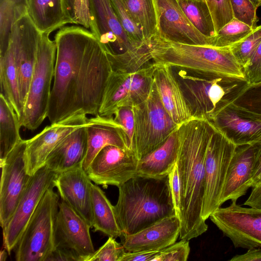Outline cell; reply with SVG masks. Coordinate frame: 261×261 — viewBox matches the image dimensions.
Returning <instances> with one entry per match:
<instances>
[{
    "instance_id": "6da1fadb",
    "label": "cell",
    "mask_w": 261,
    "mask_h": 261,
    "mask_svg": "<svg viewBox=\"0 0 261 261\" xmlns=\"http://www.w3.org/2000/svg\"><path fill=\"white\" fill-rule=\"evenodd\" d=\"M47 118L58 122L74 114L97 116L112 71L107 51L88 29L60 28Z\"/></svg>"
},
{
    "instance_id": "7a4b0ae2",
    "label": "cell",
    "mask_w": 261,
    "mask_h": 261,
    "mask_svg": "<svg viewBox=\"0 0 261 261\" xmlns=\"http://www.w3.org/2000/svg\"><path fill=\"white\" fill-rule=\"evenodd\" d=\"M214 130L208 120L193 118L177 129L176 166L180 187L179 239L190 241L208 228L201 213L205 190V159Z\"/></svg>"
},
{
    "instance_id": "3957f363",
    "label": "cell",
    "mask_w": 261,
    "mask_h": 261,
    "mask_svg": "<svg viewBox=\"0 0 261 261\" xmlns=\"http://www.w3.org/2000/svg\"><path fill=\"white\" fill-rule=\"evenodd\" d=\"M118 189L114 209L122 236L175 215L168 175L161 178L136 175Z\"/></svg>"
},
{
    "instance_id": "277c9868",
    "label": "cell",
    "mask_w": 261,
    "mask_h": 261,
    "mask_svg": "<svg viewBox=\"0 0 261 261\" xmlns=\"http://www.w3.org/2000/svg\"><path fill=\"white\" fill-rule=\"evenodd\" d=\"M152 62L207 79L232 77L245 79L243 69L229 47L184 44L167 40L157 34L150 40Z\"/></svg>"
},
{
    "instance_id": "5b68a950",
    "label": "cell",
    "mask_w": 261,
    "mask_h": 261,
    "mask_svg": "<svg viewBox=\"0 0 261 261\" xmlns=\"http://www.w3.org/2000/svg\"><path fill=\"white\" fill-rule=\"evenodd\" d=\"M173 72L193 117L208 121L232 103L248 85L246 79L232 77L207 79L188 74L180 69Z\"/></svg>"
},
{
    "instance_id": "8992f818",
    "label": "cell",
    "mask_w": 261,
    "mask_h": 261,
    "mask_svg": "<svg viewBox=\"0 0 261 261\" xmlns=\"http://www.w3.org/2000/svg\"><path fill=\"white\" fill-rule=\"evenodd\" d=\"M48 188L30 218L14 250L17 261H46L56 249L59 197Z\"/></svg>"
},
{
    "instance_id": "52a82bcc",
    "label": "cell",
    "mask_w": 261,
    "mask_h": 261,
    "mask_svg": "<svg viewBox=\"0 0 261 261\" xmlns=\"http://www.w3.org/2000/svg\"><path fill=\"white\" fill-rule=\"evenodd\" d=\"M42 34L36 61L24 108L22 126L36 129L47 117L51 85L54 75L57 47L49 37Z\"/></svg>"
},
{
    "instance_id": "ba28073f",
    "label": "cell",
    "mask_w": 261,
    "mask_h": 261,
    "mask_svg": "<svg viewBox=\"0 0 261 261\" xmlns=\"http://www.w3.org/2000/svg\"><path fill=\"white\" fill-rule=\"evenodd\" d=\"M133 112L135 151L140 160L164 144L178 126L163 105L154 82L147 99Z\"/></svg>"
},
{
    "instance_id": "9c48e42d",
    "label": "cell",
    "mask_w": 261,
    "mask_h": 261,
    "mask_svg": "<svg viewBox=\"0 0 261 261\" xmlns=\"http://www.w3.org/2000/svg\"><path fill=\"white\" fill-rule=\"evenodd\" d=\"M153 62L133 72L112 70L105 87L99 115L113 117L120 108L138 106L148 98L153 82Z\"/></svg>"
},
{
    "instance_id": "30bf717a",
    "label": "cell",
    "mask_w": 261,
    "mask_h": 261,
    "mask_svg": "<svg viewBox=\"0 0 261 261\" xmlns=\"http://www.w3.org/2000/svg\"><path fill=\"white\" fill-rule=\"evenodd\" d=\"M236 147L214 126L205 159V190L201 213L205 221L221 206L222 191Z\"/></svg>"
},
{
    "instance_id": "8fae6325",
    "label": "cell",
    "mask_w": 261,
    "mask_h": 261,
    "mask_svg": "<svg viewBox=\"0 0 261 261\" xmlns=\"http://www.w3.org/2000/svg\"><path fill=\"white\" fill-rule=\"evenodd\" d=\"M210 218L236 248L261 247V208L243 207L231 201L229 206L219 207Z\"/></svg>"
},
{
    "instance_id": "7c38bea8",
    "label": "cell",
    "mask_w": 261,
    "mask_h": 261,
    "mask_svg": "<svg viewBox=\"0 0 261 261\" xmlns=\"http://www.w3.org/2000/svg\"><path fill=\"white\" fill-rule=\"evenodd\" d=\"M27 140H21L0 162V224L4 229L12 217L32 175L27 171Z\"/></svg>"
},
{
    "instance_id": "4fadbf2b",
    "label": "cell",
    "mask_w": 261,
    "mask_h": 261,
    "mask_svg": "<svg viewBox=\"0 0 261 261\" xmlns=\"http://www.w3.org/2000/svg\"><path fill=\"white\" fill-rule=\"evenodd\" d=\"M58 174L44 165L32 176L12 217L3 230V244L9 254L18 242L46 190L55 187Z\"/></svg>"
},
{
    "instance_id": "5bb4252c",
    "label": "cell",
    "mask_w": 261,
    "mask_h": 261,
    "mask_svg": "<svg viewBox=\"0 0 261 261\" xmlns=\"http://www.w3.org/2000/svg\"><path fill=\"white\" fill-rule=\"evenodd\" d=\"M138 161L135 151L108 145L97 154L86 172L96 185L118 187L137 175Z\"/></svg>"
},
{
    "instance_id": "9a60e30c",
    "label": "cell",
    "mask_w": 261,
    "mask_h": 261,
    "mask_svg": "<svg viewBox=\"0 0 261 261\" xmlns=\"http://www.w3.org/2000/svg\"><path fill=\"white\" fill-rule=\"evenodd\" d=\"M41 36L42 33L28 14L14 24L11 31L9 45L13 50L17 68L20 99L23 111Z\"/></svg>"
},
{
    "instance_id": "2e32d148",
    "label": "cell",
    "mask_w": 261,
    "mask_h": 261,
    "mask_svg": "<svg viewBox=\"0 0 261 261\" xmlns=\"http://www.w3.org/2000/svg\"><path fill=\"white\" fill-rule=\"evenodd\" d=\"M87 1L90 31L107 52L120 54L140 47L129 39L110 0Z\"/></svg>"
},
{
    "instance_id": "e0dca14e",
    "label": "cell",
    "mask_w": 261,
    "mask_h": 261,
    "mask_svg": "<svg viewBox=\"0 0 261 261\" xmlns=\"http://www.w3.org/2000/svg\"><path fill=\"white\" fill-rule=\"evenodd\" d=\"M153 1L156 20L155 34L174 42L213 46L215 37H206L196 30L177 0Z\"/></svg>"
},
{
    "instance_id": "ac0fdd59",
    "label": "cell",
    "mask_w": 261,
    "mask_h": 261,
    "mask_svg": "<svg viewBox=\"0 0 261 261\" xmlns=\"http://www.w3.org/2000/svg\"><path fill=\"white\" fill-rule=\"evenodd\" d=\"M86 115L77 113L58 122L51 123L39 134L27 140V169L30 175L45 165L49 153L64 138L87 124L88 118Z\"/></svg>"
},
{
    "instance_id": "d6986e66",
    "label": "cell",
    "mask_w": 261,
    "mask_h": 261,
    "mask_svg": "<svg viewBox=\"0 0 261 261\" xmlns=\"http://www.w3.org/2000/svg\"><path fill=\"white\" fill-rule=\"evenodd\" d=\"M91 225L64 201L59 202L57 217L56 247L71 250L81 261L95 252L91 238Z\"/></svg>"
},
{
    "instance_id": "ffe728a7",
    "label": "cell",
    "mask_w": 261,
    "mask_h": 261,
    "mask_svg": "<svg viewBox=\"0 0 261 261\" xmlns=\"http://www.w3.org/2000/svg\"><path fill=\"white\" fill-rule=\"evenodd\" d=\"M92 184L82 167L58 173L54 182L62 200L84 219L91 227Z\"/></svg>"
},
{
    "instance_id": "44dd1931",
    "label": "cell",
    "mask_w": 261,
    "mask_h": 261,
    "mask_svg": "<svg viewBox=\"0 0 261 261\" xmlns=\"http://www.w3.org/2000/svg\"><path fill=\"white\" fill-rule=\"evenodd\" d=\"M180 230L179 218L174 215L136 233L121 236V244L127 252L160 251L175 243Z\"/></svg>"
},
{
    "instance_id": "7402d4cb",
    "label": "cell",
    "mask_w": 261,
    "mask_h": 261,
    "mask_svg": "<svg viewBox=\"0 0 261 261\" xmlns=\"http://www.w3.org/2000/svg\"><path fill=\"white\" fill-rule=\"evenodd\" d=\"M258 143L237 146L227 172L222 191L220 204L230 200L237 201L244 195L249 188L247 184L253 170Z\"/></svg>"
},
{
    "instance_id": "603a6c76",
    "label": "cell",
    "mask_w": 261,
    "mask_h": 261,
    "mask_svg": "<svg viewBox=\"0 0 261 261\" xmlns=\"http://www.w3.org/2000/svg\"><path fill=\"white\" fill-rule=\"evenodd\" d=\"M210 121L237 146L253 144L261 139V120L243 113L231 103Z\"/></svg>"
},
{
    "instance_id": "cb8c5ba5",
    "label": "cell",
    "mask_w": 261,
    "mask_h": 261,
    "mask_svg": "<svg viewBox=\"0 0 261 261\" xmlns=\"http://www.w3.org/2000/svg\"><path fill=\"white\" fill-rule=\"evenodd\" d=\"M153 82L163 105L176 124L179 126L194 118L171 66L156 64Z\"/></svg>"
},
{
    "instance_id": "d4e9b609",
    "label": "cell",
    "mask_w": 261,
    "mask_h": 261,
    "mask_svg": "<svg viewBox=\"0 0 261 261\" xmlns=\"http://www.w3.org/2000/svg\"><path fill=\"white\" fill-rule=\"evenodd\" d=\"M87 150L82 168L86 171L97 154L105 147L114 145L128 148L127 138L122 126L114 117L99 115L88 118L86 125ZM129 149V148H128Z\"/></svg>"
},
{
    "instance_id": "484cf974",
    "label": "cell",
    "mask_w": 261,
    "mask_h": 261,
    "mask_svg": "<svg viewBox=\"0 0 261 261\" xmlns=\"http://www.w3.org/2000/svg\"><path fill=\"white\" fill-rule=\"evenodd\" d=\"M86 125L72 132L55 147L45 162L48 168L60 173L82 167L87 150Z\"/></svg>"
},
{
    "instance_id": "4316f807",
    "label": "cell",
    "mask_w": 261,
    "mask_h": 261,
    "mask_svg": "<svg viewBox=\"0 0 261 261\" xmlns=\"http://www.w3.org/2000/svg\"><path fill=\"white\" fill-rule=\"evenodd\" d=\"M178 148L176 130L161 146L139 160L137 175L153 178L168 176L176 164Z\"/></svg>"
},
{
    "instance_id": "83f0119b",
    "label": "cell",
    "mask_w": 261,
    "mask_h": 261,
    "mask_svg": "<svg viewBox=\"0 0 261 261\" xmlns=\"http://www.w3.org/2000/svg\"><path fill=\"white\" fill-rule=\"evenodd\" d=\"M28 15L42 34L70 23L63 0H28Z\"/></svg>"
},
{
    "instance_id": "f1b7e54d",
    "label": "cell",
    "mask_w": 261,
    "mask_h": 261,
    "mask_svg": "<svg viewBox=\"0 0 261 261\" xmlns=\"http://www.w3.org/2000/svg\"><path fill=\"white\" fill-rule=\"evenodd\" d=\"M92 227L109 237H121L122 231L117 222L114 206L103 191L97 186L91 185Z\"/></svg>"
},
{
    "instance_id": "f546056e",
    "label": "cell",
    "mask_w": 261,
    "mask_h": 261,
    "mask_svg": "<svg viewBox=\"0 0 261 261\" xmlns=\"http://www.w3.org/2000/svg\"><path fill=\"white\" fill-rule=\"evenodd\" d=\"M1 92L16 113L22 126L24 111L21 104L18 77L13 50L9 45L0 56Z\"/></svg>"
},
{
    "instance_id": "4dcf8cb0",
    "label": "cell",
    "mask_w": 261,
    "mask_h": 261,
    "mask_svg": "<svg viewBox=\"0 0 261 261\" xmlns=\"http://www.w3.org/2000/svg\"><path fill=\"white\" fill-rule=\"evenodd\" d=\"M19 118L10 103L0 94V162L22 140Z\"/></svg>"
},
{
    "instance_id": "1f68e13d",
    "label": "cell",
    "mask_w": 261,
    "mask_h": 261,
    "mask_svg": "<svg viewBox=\"0 0 261 261\" xmlns=\"http://www.w3.org/2000/svg\"><path fill=\"white\" fill-rule=\"evenodd\" d=\"M28 14V0H0V56L7 50L12 28Z\"/></svg>"
},
{
    "instance_id": "d6a6232c",
    "label": "cell",
    "mask_w": 261,
    "mask_h": 261,
    "mask_svg": "<svg viewBox=\"0 0 261 261\" xmlns=\"http://www.w3.org/2000/svg\"><path fill=\"white\" fill-rule=\"evenodd\" d=\"M124 1L132 18L142 31L144 42L148 43L156 32V20L153 1Z\"/></svg>"
},
{
    "instance_id": "836d02e7",
    "label": "cell",
    "mask_w": 261,
    "mask_h": 261,
    "mask_svg": "<svg viewBox=\"0 0 261 261\" xmlns=\"http://www.w3.org/2000/svg\"><path fill=\"white\" fill-rule=\"evenodd\" d=\"M192 24L202 35L208 37L216 35L214 24L205 0H177Z\"/></svg>"
},
{
    "instance_id": "e575fe53",
    "label": "cell",
    "mask_w": 261,
    "mask_h": 261,
    "mask_svg": "<svg viewBox=\"0 0 261 261\" xmlns=\"http://www.w3.org/2000/svg\"><path fill=\"white\" fill-rule=\"evenodd\" d=\"M107 53L113 70L123 72L136 71L150 63L152 60L148 44L120 54Z\"/></svg>"
},
{
    "instance_id": "d590c367",
    "label": "cell",
    "mask_w": 261,
    "mask_h": 261,
    "mask_svg": "<svg viewBox=\"0 0 261 261\" xmlns=\"http://www.w3.org/2000/svg\"><path fill=\"white\" fill-rule=\"evenodd\" d=\"M231 104L243 113L261 120V82L248 84Z\"/></svg>"
},
{
    "instance_id": "8d00e7d4",
    "label": "cell",
    "mask_w": 261,
    "mask_h": 261,
    "mask_svg": "<svg viewBox=\"0 0 261 261\" xmlns=\"http://www.w3.org/2000/svg\"><path fill=\"white\" fill-rule=\"evenodd\" d=\"M253 30L246 23L233 17L217 32L214 38L213 46L219 48L229 47L241 41Z\"/></svg>"
},
{
    "instance_id": "74e56055",
    "label": "cell",
    "mask_w": 261,
    "mask_h": 261,
    "mask_svg": "<svg viewBox=\"0 0 261 261\" xmlns=\"http://www.w3.org/2000/svg\"><path fill=\"white\" fill-rule=\"evenodd\" d=\"M261 42V24L241 41L229 47L234 58L242 67L245 66L252 58Z\"/></svg>"
},
{
    "instance_id": "f35d334b",
    "label": "cell",
    "mask_w": 261,
    "mask_h": 261,
    "mask_svg": "<svg viewBox=\"0 0 261 261\" xmlns=\"http://www.w3.org/2000/svg\"><path fill=\"white\" fill-rule=\"evenodd\" d=\"M118 19L133 43L137 46L146 44L142 31L132 18L124 0H110Z\"/></svg>"
},
{
    "instance_id": "ab89813d",
    "label": "cell",
    "mask_w": 261,
    "mask_h": 261,
    "mask_svg": "<svg viewBox=\"0 0 261 261\" xmlns=\"http://www.w3.org/2000/svg\"><path fill=\"white\" fill-rule=\"evenodd\" d=\"M121 244L115 238L109 237L106 242L97 250L86 256L84 261H120L126 252Z\"/></svg>"
},
{
    "instance_id": "60d3db41",
    "label": "cell",
    "mask_w": 261,
    "mask_h": 261,
    "mask_svg": "<svg viewBox=\"0 0 261 261\" xmlns=\"http://www.w3.org/2000/svg\"><path fill=\"white\" fill-rule=\"evenodd\" d=\"M66 15L70 23L90 29L87 0H63Z\"/></svg>"
},
{
    "instance_id": "b9f144b4",
    "label": "cell",
    "mask_w": 261,
    "mask_h": 261,
    "mask_svg": "<svg viewBox=\"0 0 261 261\" xmlns=\"http://www.w3.org/2000/svg\"><path fill=\"white\" fill-rule=\"evenodd\" d=\"M211 14L216 34L233 18L230 0H205Z\"/></svg>"
},
{
    "instance_id": "7bdbcfd3",
    "label": "cell",
    "mask_w": 261,
    "mask_h": 261,
    "mask_svg": "<svg viewBox=\"0 0 261 261\" xmlns=\"http://www.w3.org/2000/svg\"><path fill=\"white\" fill-rule=\"evenodd\" d=\"M233 17L246 23L253 29L257 26L258 19L257 7L251 0H230Z\"/></svg>"
},
{
    "instance_id": "ee69618b",
    "label": "cell",
    "mask_w": 261,
    "mask_h": 261,
    "mask_svg": "<svg viewBox=\"0 0 261 261\" xmlns=\"http://www.w3.org/2000/svg\"><path fill=\"white\" fill-rule=\"evenodd\" d=\"M113 117L115 121L121 125L124 129L128 148L135 151V123L133 107H124L119 108L115 112Z\"/></svg>"
},
{
    "instance_id": "f6af8a7d",
    "label": "cell",
    "mask_w": 261,
    "mask_h": 261,
    "mask_svg": "<svg viewBox=\"0 0 261 261\" xmlns=\"http://www.w3.org/2000/svg\"><path fill=\"white\" fill-rule=\"evenodd\" d=\"M190 251L189 241L181 240L160 250L153 261H186Z\"/></svg>"
},
{
    "instance_id": "bcb514c9",
    "label": "cell",
    "mask_w": 261,
    "mask_h": 261,
    "mask_svg": "<svg viewBox=\"0 0 261 261\" xmlns=\"http://www.w3.org/2000/svg\"><path fill=\"white\" fill-rule=\"evenodd\" d=\"M243 69L248 84L261 82V42L249 62Z\"/></svg>"
},
{
    "instance_id": "7dc6e473",
    "label": "cell",
    "mask_w": 261,
    "mask_h": 261,
    "mask_svg": "<svg viewBox=\"0 0 261 261\" xmlns=\"http://www.w3.org/2000/svg\"><path fill=\"white\" fill-rule=\"evenodd\" d=\"M175 215L179 218L180 187L176 164L168 175Z\"/></svg>"
},
{
    "instance_id": "c3c4849f",
    "label": "cell",
    "mask_w": 261,
    "mask_h": 261,
    "mask_svg": "<svg viewBox=\"0 0 261 261\" xmlns=\"http://www.w3.org/2000/svg\"><path fill=\"white\" fill-rule=\"evenodd\" d=\"M81 261V257L74 252L64 248L57 247L46 261Z\"/></svg>"
},
{
    "instance_id": "681fc988",
    "label": "cell",
    "mask_w": 261,
    "mask_h": 261,
    "mask_svg": "<svg viewBox=\"0 0 261 261\" xmlns=\"http://www.w3.org/2000/svg\"><path fill=\"white\" fill-rule=\"evenodd\" d=\"M160 251H142L125 252L120 261H153Z\"/></svg>"
},
{
    "instance_id": "f907efd6",
    "label": "cell",
    "mask_w": 261,
    "mask_h": 261,
    "mask_svg": "<svg viewBox=\"0 0 261 261\" xmlns=\"http://www.w3.org/2000/svg\"><path fill=\"white\" fill-rule=\"evenodd\" d=\"M257 142L258 147L256 160L251 179L247 184L249 188H253L261 182V139Z\"/></svg>"
},
{
    "instance_id": "816d5d0a",
    "label": "cell",
    "mask_w": 261,
    "mask_h": 261,
    "mask_svg": "<svg viewBox=\"0 0 261 261\" xmlns=\"http://www.w3.org/2000/svg\"><path fill=\"white\" fill-rule=\"evenodd\" d=\"M230 261H261V247L249 249L248 251L240 255L233 256Z\"/></svg>"
},
{
    "instance_id": "f5cc1de1",
    "label": "cell",
    "mask_w": 261,
    "mask_h": 261,
    "mask_svg": "<svg viewBox=\"0 0 261 261\" xmlns=\"http://www.w3.org/2000/svg\"><path fill=\"white\" fill-rule=\"evenodd\" d=\"M252 188L251 193L244 205L261 208V182Z\"/></svg>"
},
{
    "instance_id": "db71d44e",
    "label": "cell",
    "mask_w": 261,
    "mask_h": 261,
    "mask_svg": "<svg viewBox=\"0 0 261 261\" xmlns=\"http://www.w3.org/2000/svg\"><path fill=\"white\" fill-rule=\"evenodd\" d=\"M8 253V252L5 248L3 249L0 252V260L5 261L7 257Z\"/></svg>"
},
{
    "instance_id": "11a10c76",
    "label": "cell",
    "mask_w": 261,
    "mask_h": 261,
    "mask_svg": "<svg viewBox=\"0 0 261 261\" xmlns=\"http://www.w3.org/2000/svg\"><path fill=\"white\" fill-rule=\"evenodd\" d=\"M256 7L258 8L261 6V0H251Z\"/></svg>"
}]
</instances>
